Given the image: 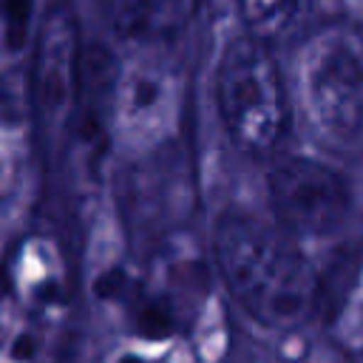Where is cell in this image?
Masks as SVG:
<instances>
[{
    "instance_id": "9",
    "label": "cell",
    "mask_w": 363,
    "mask_h": 363,
    "mask_svg": "<svg viewBox=\"0 0 363 363\" xmlns=\"http://www.w3.org/2000/svg\"><path fill=\"white\" fill-rule=\"evenodd\" d=\"M136 329L139 335L150 337V340H162V337H170L176 332V318H173V309L153 298V301H145L136 312Z\"/></svg>"
},
{
    "instance_id": "7",
    "label": "cell",
    "mask_w": 363,
    "mask_h": 363,
    "mask_svg": "<svg viewBox=\"0 0 363 363\" xmlns=\"http://www.w3.org/2000/svg\"><path fill=\"white\" fill-rule=\"evenodd\" d=\"M108 23L111 28L125 37V40H136L145 37L153 26V0H108Z\"/></svg>"
},
{
    "instance_id": "12",
    "label": "cell",
    "mask_w": 363,
    "mask_h": 363,
    "mask_svg": "<svg viewBox=\"0 0 363 363\" xmlns=\"http://www.w3.org/2000/svg\"><path fill=\"white\" fill-rule=\"evenodd\" d=\"M34 354V340H31V335H17L14 337V343H11V357L14 360H28Z\"/></svg>"
},
{
    "instance_id": "3",
    "label": "cell",
    "mask_w": 363,
    "mask_h": 363,
    "mask_svg": "<svg viewBox=\"0 0 363 363\" xmlns=\"http://www.w3.org/2000/svg\"><path fill=\"white\" fill-rule=\"evenodd\" d=\"M301 96L315 130L335 147L363 136V51L346 31H323L301 54Z\"/></svg>"
},
{
    "instance_id": "5",
    "label": "cell",
    "mask_w": 363,
    "mask_h": 363,
    "mask_svg": "<svg viewBox=\"0 0 363 363\" xmlns=\"http://www.w3.org/2000/svg\"><path fill=\"white\" fill-rule=\"evenodd\" d=\"M82 79L79 31L65 9H54L40 31L34 54V102L48 122H60L77 102Z\"/></svg>"
},
{
    "instance_id": "1",
    "label": "cell",
    "mask_w": 363,
    "mask_h": 363,
    "mask_svg": "<svg viewBox=\"0 0 363 363\" xmlns=\"http://www.w3.org/2000/svg\"><path fill=\"white\" fill-rule=\"evenodd\" d=\"M218 269L247 315L269 329L301 326L320 301L306 258L272 227L250 216H221L213 230Z\"/></svg>"
},
{
    "instance_id": "2",
    "label": "cell",
    "mask_w": 363,
    "mask_h": 363,
    "mask_svg": "<svg viewBox=\"0 0 363 363\" xmlns=\"http://www.w3.org/2000/svg\"><path fill=\"white\" fill-rule=\"evenodd\" d=\"M218 108L227 133L247 153H269L286 128L278 68L255 37L227 45L218 65Z\"/></svg>"
},
{
    "instance_id": "4",
    "label": "cell",
    "mask_w": 363,
    "mask_h": 363,
    "mask_svg": "<svg viewBox=\"0 0 363 363\" xmlns=\"http://www.w3.org/2000/svg\"><path fill=\"white\" fill-rule=\"evenodd\" d=\"M269 201L278 221L298 235H326L349 210L346 182L312 159H286L269 176Z\"/></svg>"
},
{
    "instance_id": "6",
    "label": "cell",
    "mask_w": 363,
    "mask_h": 363,
    "mask_svg": "<svg viewBox=\"0 0 363 363\" xmlns=\"http://www.w3.org/2000/svg\"><path fill=\"white\" fill-rule=\"evenodd\" d=\"M238 6L250 37L275 40L298 20L303 0H238Z\"/></svg>"
},
{
    "instance_id": "10",
    "label": "cell",
    "mask_w": 363,
    "mask_h": 363,
    "mask_svg": "<svg viewBox=\"0 0 363 363\" xmlns=\"http://www.w3.org/2000/svg\"><path fill=\"white\" fill-rule=\"evenodd\" d=\"M31 11H34V0H6V17H3L6 51H20L26 45Z\"/></svg>"
},
{
    "instance_id": "11",
    "label": "cell",
    "mask_w": 363,
    "mask_h": 363,
    "mask_svg": "<svg viewBox=\"0 0 363 363\" xmlns=\"http://www.w3.org/2000/svg\"><path fill=\"white\" fill-rule=\"evenodd\" d=\"M122 289H125V272H122V269H116V267L105 269V272L96 278V284H94V292H96V298H102V301H108V298L119 295Z\"/></svg>"
},
{
    "instance_id": "8",
    "label": "cell",
    "mask_w": 363,
    "mask_h": 363,
    "mask_svg": "<svg viewBox=\"0 0 363 363\" xmlns=\"http://www.w3.org/2000/svg\"><path fill=\"white\" fill-rule=\"evenodd\" d=\"M162 79L153 77V74H133L125 79V88H122V108L133 116L139 113H147L153 108H159L162 102Z\"/></svg>"
}]
</instances>
